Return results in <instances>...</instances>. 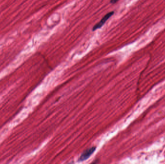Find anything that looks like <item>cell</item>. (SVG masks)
<instances>
[{
	"label": "cell",
	"mask_w": 165,
	"mask_h": 164,
	"mask_svg": "<svg viewBox=\"0 0 165 164\" xmlns=\"http://www.w3.org/2000/svg\"><path fill=\"white\" fill-rule=\"evenodd\" d=\"M96 147H91V148L84 151L79 158V161H83L88 159V158H89L91 155L93 154L94 152L96 150Z\"/></svg>",
	"instance_id": "obj_1"
},
{
	"label": "cell",
	"mask_w": 165,
	"mask_h": 164,
	"mask_svg": "<svg viewBox=\"0 0 165 164\" xmlns=\"http://www.w3.org/2000/svg\"><path fill=\"white\" fill-rule=\"evenodd\" d=\"M113 13H114V12H110V13H108L106 15H105V16L102 18V19L101 20V21L99 22L98 23H97L96 25L94 26L93 30H96V29L101 28V27L105 24L106 21H107V20L112 15H113Z\"/></svg>",
	"instance_id": "obj_2"
},
{
	"label": "cell",
	"mask_w": 165,
	"mask_h": 164,
	"mask_svg": "<svg viewBox=\"0 0 165 164\" xmlns=\"http://www.w3.org/2000/svg\"><path fill=\"white\" fill-rule=\"evenodd\" d=\"M116 2H117V1H111V2H113V3Z\"/></svg>",
	"instance_id": "obj_3"
},
{
	"label": "cell",
	"mask_w": 165,
	"mask_h": 164,
	"mask_svg": "<svg viewBox=\"0 0 165 164\" xmlns=\"http://www.w3.org/2000/svg\"><path fill=\"white\" fill-rule=\"evenodd\" d=\"M96 164V163H95V162H94V163H92V164Z\"/></svg>",
	"instance_id": "obj_4"
}]
</instances>
